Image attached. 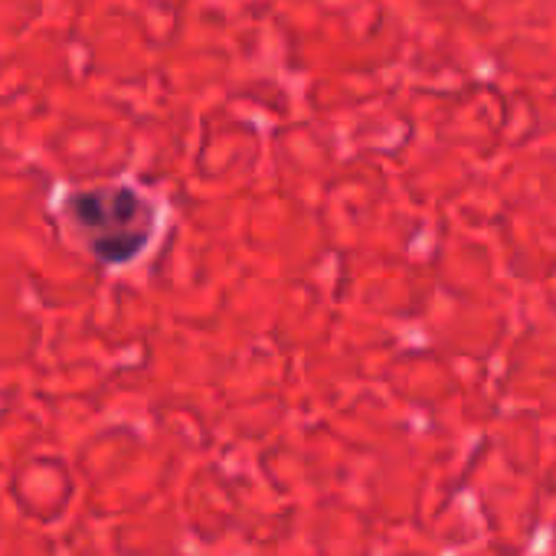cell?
<instances>
[{
    "label": "cell",
    "mask_w": 556,
    "mask_h": 556,
    "mask_svg": "<svg viewBox=\"0 0 556 556\" xmlns=\"http://www.w3.org/2000/svg\"><path fill=\"white\" fill-rule=\"evenodd\" d=\"M66 210L92 255L105 265L131 262L135 255H141L154 232V210L131 187L76 190L66 200Z\"/></svg>",
    "instance_id": "1"
}]
</instances>
